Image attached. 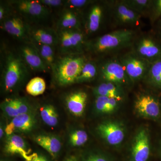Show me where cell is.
Masks as SVG:
<instances>
[{"label":"cell","mask_w":161,"mask_h":161,"mask_svg":"<svg viewBox=\"0 0 161 161\" xmlns=\"http://www.w3.org/2000/svg\"><path fill=\"white\" fill-rule=\"evenodd\" d=\"M136 36L133 30H117L87 42L86 49L96 54H106L132 46Z\"/></svg>","instance_id":"6da1fadb"},{"label":"cell","mask_w":161,"mask_h":161,"mask_svg":"<svg viewBox=\"0 0 161 161\" xmlns=\"http://www.w3.org/2000/svg\"><path fill=\"white\" fill-rule=\"evenodd\" d=\"M87 61L80 54L70 55L56 60L52 69L55 80L60 86L75 83Z\"/></svg>","instance_id":"7a4b0ae2"},{"label":"cell","mask_w":161,"mask_h":161,"mask_svg":"<svg viewBox=\"0 0 161 161\" xmlns=\"http://www.w3.org/2000/svg\"><path fill=\"white\" fill-rule=\"evenodd\" d=\"M29 68L19 53L9 52L6 55L3 68V85L5 92L14 89L28 75Z\"/></svg>","instance_id":"3957f363"},{"label":"cell","mask_w":161,"mask_h":161,"mask_svg":"<svg viewBox=\"0 0 161 161\" xmlns=\"http://www.w3.org/2000/svg\"><path fill=\"white\" fill-rule=\"evenodd\" d=\"M119 60L128 78L132 81L145 78L151 64L132 51L122 56Z\"/></svg>","instance_id":"277c9868"},{"label":"cell","mask_w":161,"mask_h":161,"mask_svg":"<svg viewBox=\"0 0 161 161\" xmlns=\"http://www.w3.org/2000/svg\"><path fill=\"white\" fill-rule=\"evenodd\" d=\"M132 47L133 53L150 63L161 58L160 44L149 35L136 38Z\"/></svg>","instance_id":"5b68a950"},{"label":"cell","mask_w":161,"mask_h":161,"mask_svg":"<svg viewBox=\"0 0 161 161\" xmlns=\"http://www.w3.org/2000/svg\"><path fill=\"white\" fill-rule=\"evenodd\" d=\"M100 70L103 78L108 82L120 86L130 80L120 61L117 59L108 60L101 65Z\"/></svg>","instance_id":"8992f818"},{"label":"cell","mask_w":161,"mask_h":161,"mask_svg":"<svg viewBox=\"0 0 161 161\" xmlns=\"http://www.w3.org/2000/svg\"><path fill=\"white\" fill-rule=\"evenodd\" d=\"M12 5L21 14L36 20L43 19L49 15L48 8L40 4L38 0H20L12 2Z\"/></svg>","instance_id":"52a82bcc"},{"label":"cell","mask_w":161,"mask_h":161,"mask_svg":"<svg viewBox=\"0 0 161 161\" xmlns=\"http://www.w3.org/2000/svg\"><path fill=\"white\" fill-rule=\"evenodd\" d=\"M19 53L29 69L39 72H46L49 69L31 42L25 43L20 47Z\"/></svg>","instance_id":"ba28073f"},{"label":"cell","mask_w":161,"mask_h":161,"mask_svg":"<svg viewBox=\"0 0 161 161\" xmlns=\"http://www.w3.org/2000/svg\"><path fill=\"white\" fill-rule=\"evenodd\" d=\"M112 13L116 23L124 26H136L141 24L142 16L127 6L123 1L112 6Z\"/></svg>","instance_id":"9c48e42d"},{"label":"cell","mask_w":161,"mask_h":161,"mask_svg":"<svg viewBox=\"0 0 161 161\" xmlns=\"http://www.w3.org/2000/svg\"><path fill=\"white\" fill-rule=\"evenodd\" d=\"M29 26L22 18L16 15L7 17L3 21V29L9 35L26 43L31 42Z\"/></svg>","instance_id":"30bf717a"},{"label":"cell","mask_w":161,"mask_h":161,"mask_svg":"<svg viewBox=\"0 0 161 161\" xmlns=\"http://www.w3.org/2000/svg\"><path fill=\"white\" fill-rule=\"evenodd\" d=\"M97 130L105 140L112 146L120 144L125 138L123 127L115 122H106L100 124Z\"/></svg>","instance_id":"8fae6325"},{"label":"cell","mask_w":161,"mask_h":161,"mask_svg":"<svg viewBox=\"0 0 161 161\" xmlns=\"http://www.w3.org/2000/svg\"><path fill=\"white\" fill-rule=\"evenodd\" d=\"M135 109L142 116L155 119L160 113L159 104L152 95L143 94L139 96L135 102Z\"/></svg>","instance_id":"7c38bea8"},{"label":"cell","mask_w":161,"mask_h":161,"mask_svg":"<svg viewBox=\"0 0 161 161\" xmlns=\"http://www.w3.org/2000/svg\"><path fill=\"white\" fill-rule=\"evenodd\" d=\"M31 42H34L54 47L59 42L58 32L49 27L43 26H29Z\"/></svg>","instance_id":"4fadbf2b"},{"label":"cell","mask_w":161,"mask_h":161,"mask_svg":"<svg viewBox=\"0 0 161 161\" xmlns=\"http://www.w3.org/2000/svg\"><path fill=\"white\" fill-rule=\"evenodd\" d=\"M150 153L149 135L146 130H141L136 134L132 146V161H147Z\"/></svg>","instance_id":"5bb4252c"},{"label":"cell","mask_w":161,"mask_h":161,"mask_svg":"<svg viewBox=\"0 0 161 161\" xmlns=\"http://www.w3.org/2000/svg\"><path fill=\"white\" fill-rule=\"evenodd\" d=\"M105 8L99 3L92 4L85 23L86 31L88 34L96 32L100 28L104 16Z\"/></svg>","instance_id":"9a60e30c"},{"label":"cell","mask_w":161,"mask_h":161,"mask_svg":"<svg viewBox=\"0 0 161 161\" xmlns=\"http://www.w3.org/2000/svg\"><path fill=\"white\" fill-rule=\"evenodd\" d=\"M33 117L28 113L21 114L13 119L6 126L5 131L7 135H11L15 131L27 132L31 131L34 125Z\"/></svg>","instance_id":"2e32d148"},{"label":"cell","mask_w":161,"mask_h":161,"mask_svg":"<svg viewBox=\"0 0 161 161\" xmlns=\"http://www.w3.org/2000/svg\"><path fill=\"white\" fill-rule=\"evenodd\" d=\"M87 95L85 92L79 91L69 94L66 98L67 107L73 115L80 116L86 106Z\"/></svg>","instance_id":"e0dca14e"},{"label":"cell","mask_w":161,"mask_h":161,"mask_svg":"<svg viewBox=\"0 0 161 161\" xmlns=\"http://www.w3.org/2000/svg\"><path fill=\"white\" fill-rule=\"evenodd\" d=\"M5 150L9 154L21 155L26 161H31L32 158L33 154L29 155L24 140L15 134L9 136L6 141Z\"/></svg>","instance_id":"ac0fdd59"},{"label":"cell","mask_w":161,"mask_h":161,"mask_svg":"<svg viewBox=\"0 0 161 161\" xmlns=\"http://www.w3.org/2000/svg\"><path fill=\"white\" fill-rule=\"evenodd\" d=\"M81 20L77 10L65 8L61 13L58 23L59 30L80 29Z\"/></svg>","instance_id":"d6986e66"},{"label":"cell","mask_w":161,"mask_h":161,"mask_svg":"<svg viewBox=\"0 0 161 161\" xmlns=\"http://www.w3.org/2000/svg\"><path fill=\"white\" fill-rule=\"evenodd\" d=\"M94 93L97 96H105L109 98H115L121 101L122 99V92L119 85L111 82L106 81L95 87Z\"/></svg>","instance_id":"ffe728a7"},{"label":"cell","mask_w":161,"mask_h":161,"mask_svg":"<svg viewBox=\"0 0 161 161\" xmlns=\"http://www.w3.org/2000/svg\"><path fill=\"white\" fill-rule=\"evenodd\" d=\"M35 140L39 146L47 150L53 157H55L61 149V142L55 136L39 135L36 137Z\"/></svg>","instance_id":"44dd1931"},{"label":"cell","mask_w":161,"mask_h":161,"mask_svg":"<svg viewBox=\"0 0 161 161\" xmlns=\"http://www.w3.org/2000/svg\"><path fill=\"white\" fill-rule=\"evenodd\" d=\"M146 78L153 86L161 89V58L151 62Z\"/></svg>","instance_id":"7402d4cb"},{"label":"cell","mask_w":161,"mask_h":161,"mask_svg":"<svg viewBox=\"0 0 161 161\" xmlns=\"http://www.w3.org/2000/svg\"><path fill=\"white\" fill-rule=\"evenodd\" d=\"M31 43L36 47L40 56L47 66L49 69H52L56 61L55 59L54 47L37 42H31Z\"/></svg>","instance_id":"603a6c76"},{"label":"cell","mask_w":161,"mask_h":161,"mask_svg":"<svg viewBox=\"0 0 161 161\" xmlns=\"http://www.w3.org/2000/svg\"><path fill=\"white\" fill-rule=\"evenodd\" d=\"M127 6L142 16L149 14L152 6V0H124L123 1Z\"/></svg>","instance_id":"cb8c5ba5"},{"label":"cell","mask_w":161,"mask_h":161,"mask_svg":"<svg viewBox=\"0 0 161 161\" xmlns=\"http://www.w3.org/2000/svg\"><path fill=\"white\" fill-rule=\"evenodd\" d=\"M40 114L43 122L50 126H55L58 124V112L53 106L46 105L40 108Z\"/></svg>","instance_id":"d4e9b609"},{"label":"cell","mask_w":161,"mask_h":161,"mask_svg":"<svg viewBox=\"0 0 161 161\" xmlns=\"http://www.w3.org/2000/svg\"><path fill=\"white\" fill-rule=\"evenodd\" d=\"M46 89V83L43 78L35 77L32 78L26 86V92L33 96L42 95Z\"/></svg>","instance_id":"484cf974"},{"label":"cell","mask_w":161,"mask_h":161,"mask_svg":"<svg viewBox=\"0 0 161 161\" xmlns=\"http://www.w3.org/2000/svg\"><path fill=\"white\" fill-rule=\"evenodd\" d=\"M59 42L62 53L75 54L69 30H62L58 31Z\"/></svg>","instance_id":"4316f807"},{"label":"cell","mask_w":161,"mask_h":161,"mask_svg":"<svg viewBox=\"0 0 161 161\" xmlns=\"http://www.w3.org/2000/svg\"><path fill=\"white\" fill-rule=\"evenodd\" d=\"M98 69L96 64L92 61H87L82 68L76 82H82L94 79L97 74Z\"/></svg>","instance_id":"83f0119b"},{"label":"cell","mask_w":161,"mask_h":161,"mask_svg":"<svg viewBox=\"0 0 161 161\" xmlns=\"http://www.w3.org/2000/svg\"><path fill=\"white\" fill-rule=\"evenodd\" d=\"M88 139L87 134L85 131L78 130L70 136V142L74 147H80L86 142Z\"/></svg>","instance_id":"f1b7e54d"},{"label":"cell","mask_w":161,"mask_h":161,"mask_svg":"<svg viewBox=\"0 0 161 161\" xmlns=\"http://www.w3.org/2000/svg\"><path fill=\"white\" fill-rule=\"evenodd\" d=\"M149 15L152 23L161 18V0L153 1Z\"/></svg>","instance_id":"f546056e"},{"label":"cell","mask_w":161,"mask_h":161,"mask_svg":"<svg viewBox=\"0 0 161 161\" xmlns=\"http://www.w3.org/2000/svg\"><path fill=\"white\" fill-rule=\"evenodd\" d=\"M3 108L7 115L10 117L14 118L20 115L14 99H6L3 104Z\"/></svg>","instance_id":"4dcf8cb0"},{"label":"cell","mask_w":161,"mask_h":161,"mask_svg":"<svg viewBox=\"0 0 161 161\" xmlns=\"http://www.w3.org/2000/svg\"><path fill=\"white\" fill-rule=\"evenodd\" d=\"M93 3L88 0H69L64 2V6L67 8L75 9H80L85 6H89Z\"/></svg>","instance_id":"1f68e13d"},{"label":"cell","mask_w":161,"mask_h":161,"mask_svg":"<svg viewBox=\"0 0 161 161\" xmlns=\"http://www.w3.org/2000/svg\"><path fill=\"white\" fill-rule=\"evenodd\" d=\"M109 97L105 96H97L95 106L97 111L101 113H108V103Z\"/></svg>","instance_id":"d6a6232c"},{"label":"cell","mask_w":161,"mask_h":161,"mask_svg":"<svg viewBox=\"0 0 161 161\" xmlns=\"http://www.w3.org/2000/svg\"><path fill=\"white\" fill-rule=\"evenodd\" d=\"M43 6L47 7H58L64 5L65 1L61 0H38Z\"/></svg>","instance_id":"836d02e7"},{"label":"cell","mask_w":161,"mask_h":161,"mask_svg":"<svg viewBox=\"0 0 161 161\" xmlns=\"http://www.w3.org/2000/svg\"><path fill=\"white\" fill-rule=\"evenodd\" d=\"M14 100L15 103L20 115L28 113L29 108H28L27 104L25 102L21 99H18V98L14 99Z\"/></svg>","instance_id":"e575fe53"},{"label":"cell","mask_w":161,"mask_h":161,"mask_svg":"<svg viewBox=\"0 0 161 161\" xmlns=\"http://www.w3.org/2000/svg\"><path fill=\"white\" fill-rule=\"evenodd\" d=\"M8 8L6 5L1 4L0 6V20L3 21L7 17L8 14Z\"/></svg>","instance_id":"d590c367"},{"label":"cell","mask_w":161,"mask_h":161,"mask_svg":"<svg viewBox=\"0 0 161 161\" xmlns=\"http://www.w3.org/2000/svg\"><path fill=\"white\" fill-rule=\"evenodd\" d=\"M85 161H110L105 158L98 155H92L88 157Z\"/></svg>","instance_id":"8d00e7d4"},{"label":"cell","mask_w":161,"mask_h":161,"mask_svg":"<svg viewBox=\"0 0 161 161\" xmlns=\"http://www.w3.org/2000/svg\"><path fill=\"white\" fill-rule=\"evenodd\" d=\"M31 161H48L45 157L42 155L34 153Z\"/></svg>","instance_id":"74e56055"},{"label":"cell","mask_w":161,"mask_h":161,"mask_svg":"<svg viewBox=\"0 0 161 161\" xmlns=\"http://www.w3.org/2000/svg\"><path fill=\"white\" fill-rule=\"evenodd\" d=\"M65 161H78L77 159L75 158V157H71L68 159H67Z\"/></svg>","instance_id":"f35d334b"},{"label":"cell","mask_w":161,"mask_h":161,"mask_svg":"<svg viewBox=\"0 0 161 161\" xmlns=\"http://www.w3.org/2000/svg\"><path fill=\"white\" fill-rule=\"evenodd\" d=\"M3 134H4V131H3V128L1 127L0 128V137L1 138L3 137Z\"/></svg>","instance_id":"ab89813d"},{"label":"cell","mask_w":161,"mask_h":161,"mask_svg":"<svg viewBox=\"0 0 161 161\" xmlns=\"http://www.w3.org/2000/svg\"><path fill=\"white\" fill-rule=\"evenodd\" d=\"M160 153H161V152H160Z\"/></svg>","instance_id":"60d3db41"},{"label":"cell","mask_w":161,"mask_h":161,"mask_svg":"<svg viewBox=\"0 0 161 161\" xmlns=\"http://www.w3.org/2000/svg\"></svg>","instance_id":"b9f144b4"}]
</instances>
